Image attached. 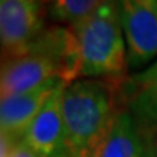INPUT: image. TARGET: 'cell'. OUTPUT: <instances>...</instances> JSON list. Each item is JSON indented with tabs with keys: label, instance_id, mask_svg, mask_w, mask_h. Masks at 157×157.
Wrapping results in <instances>:
<instances>
[{
	"label": "cell",
	"instance_id": "1",
	"mask_svg": "<svg viewBox=\"0 0 157 157\" xmlns=\"http://www.w3.org/2000/svg\"><path fill=\"white\" fill-rule=\"evenodd\" d=\"M67 28L71 38L74 80L122 74L128 64L127 42L115 0H103L93 12Z\"/></svg>",
	"mask_w": 157,
	"mask_h": 157
},
{
	"label": "cell",
	"instance_id": "2",
	"mask_svg": "<svg viewBox=\"0 0 157 157\" xmlns=\"http://www.w3.org/2000/svg\"><path fill=\"white\" fill-rule=\"evenodd\" d=\"M66 157H93L115 117L113 90L101 78L66 84L61 98Z\"/></svg>",
	"mask_w": 157,
	"mask_h": 157
},
{
	"label": "cell",
	"instance_id": "3",
	"mask_svg": "<svg viewBox=\"0 0 157 157\" xmlns=\"http://www.w3.org/2000/svg\"><path fill=\"white\" fill-rule=\"evenodd\" d=\"M127 42V61L144 67L157 57V0H115Z\"/></svg>",
	"mask_w": 157,
	"mask_h": 157
},
{
	"label": "cell",
	"instance_id": "4",
	"mask_svg": "<svg viewBox=\"0 0 157 157\" xmlns=\"http://www.w3.org/2000/svg\"><path fill=\"white\" fill-rule=\"evenodd\" d=\"M39 0H0V41L3 61L21 56L44 32Z\"/></svg>",
	"mask_w": 157,
	"mask_h": 157
},
{
	"label": "cell",
	"instance_id": "5",
	"mask_svg": "<svg viewBox=\"0 0 157 157\" xmlns=\"http://www.w3.org/2000/svg\"><path fill=\"white\" fill-rule=\"evenodd\" d=\"M67 83L60 84L22 137V143L39 157H66V129L61 98Z\"/></svg>",
	"mask_w": 157,
	"mask_h": 157
},
{
	"label": "cell",
	"instance_id": "6",
	"mask_svg": "<svg viewBox=\"0 0 157 157\" xmlns=\"http://www.w3.org/2000/svg\"><path fill=\"white\" fill-rule=\"evenodd\" d=\"M63 78H52L35 89L19 95L5 98L0 102V128L2 135L13 140H22L25 131L41 112L47 101L60 84Z\"/></svg>",
	"mask_w": 157,
	"mask_h": 157
},
{
	"label": "cell",
	"instance_id": "7",
	"mask_svg": "<svg viewBox=\"0 0 157 157\" xmlns=\"http://www.w3.org/2000/svg\"><path fill=\"white\" fill-rule=\"evenodd\" d=\"M93 157H146L144 140L135 118L118 111Z\"/></svg>",
	"mask_w": 157,
	"mask_h": 157
},
{
	"label": "cell",
	"instance_id": "8",
	"mask_svg": "<svg viewBox=\"0 0 157 157\" xmlns=\"http://www.w3.org/2000/svg\"><path fill=\"white\" fill-rule=\"evenodd\" d=\"M127 95L137 122L157 124V61L127 80Z\"/></svg>",
	"mask_w": 157,
	"mask_h": 157
},
{
	"label": "cell",
	"instance_id": "9",
	"mask_svg": "<svg viewBox=\"0 0 157 157\" xmlns=\"http://www.w3.org/2000/svg\"><path fill=\"white\" fill-rule=\"evenodd\" d=\"M103 0H51V15L60 23L77 22L89 15Z\"/></svg>",
	"mask_w": 157,
	"mask_h": 157
},
{
	"label": "cell",
	"instance_id": "10",
	"mask_svg": "<svg viewBox=\"0 0 157 157\" xmlns=\"http://www.w3.org/2000/svg\"><path fill=\"white\" fill-rule=\"evenodd\" d=\"M2 157H39L22 140H13L6 135H2Z\"/></svg>",
	"mask_w": 157,
	"mask_h": 157
},
{
	"label": "cell",
	"instance_id": "11",
	"mask_svg": "<svg viewBox=\"0 0 157 157\" xmlns=\"http://www.w3.org/2000/svg\"><path fill=\"white\" fill-rule=\"evenodd\" d=\"M156 154H157V141H156Z\"/></svg>",
	"mask_w": 157,
	"mask_h": 157
},
{
	"label": "cell",
	"instance_id": "12",
	"mask_svg": "<svg viewBox=\"0 0 157 157\" xmlns=\"http://www.w3.org/2000/svg\"><path fill=\"white\" fill-rule=\"evenodd\" d=\"M39 2H44V0H39Z\"/></svg>",
	"mask_w": 157,
	"mask_h": 157
}]
</instances>
